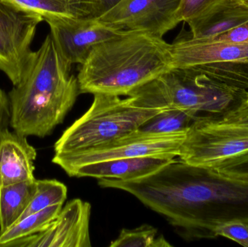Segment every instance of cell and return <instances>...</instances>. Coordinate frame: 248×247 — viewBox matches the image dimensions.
<instances>
[{
	"instance_id": "1",
	"label": "cell",
	"mask_w": 248,
	"mask_h": 247,
	"mask_svg": "<svg viewBox=\"0 0 248 247\" xmlns=\"http://www.w3.org/2000/svg\"><path fill=\"white\" fill-rule=\"evenodd\" d=\"M112 187L163 216L186 239H215L218 225L232 220L248 223V178L180 160L141 179L113 180Z\"/></svg>"
},
{
	"instance_id": "2",
	"label": "cell",
	"mask_w": 248,
	"mask_h": 247,
	"mask_svg": "<svg viewBox=\"0 0 248 247\" xmlns=\"http://www.w3.org/2000/svg\"><path fill=\"white\" fill-rule=\"evenodd\" d=\"M248 91V62H221L170 68L127 97L138 107L218 117L240 107Z\"/></svg>"
},
{
	"instance_id": "3",
	"label": "cell",
	"mask_w": 248,
	"mask_h": 247,
	"mask_svg": "<svg viewBox=\"0 0 248 247\" xmlns=\"http://www.w3.org/2000/svg\"><path fill=\"white\" fill-rule=\"evenodd\" d=\"M72 65L48 34L32 54L21 81L7 94L13 131L44 138L63 122L80 94Z\"/></svg>"
},
{
	"instance_id": "4",
	"label": "cell",
	"mask_w": 248,
	"mask_h": 247,
	"mask_svg": "<svg viewBox=\"0 0 248 247\" xmlns=\"http://www.w3.org/2000/svg\"><path fill=\"white\" fill-rule=\"evenodd\" d=\"M169 46L149 33L122 30L94 46L80 65V94L128 96L172 68Z\"/></svg>"
},
{
	"instance_id": "5",
	"label": "cell",
	"mask_w": 248,
	"mask_h": 247,
	"mask_svg": "<svg viewBox=\"0 0 248 247\" xmlns=\"http://www.w3.org/2000/svg\"><path fill=\"white\" fill-rule=\"evenodd\" d=\"M163 110L134 105L128 97L94 94L91 107L55 142L54 155L84 150L119 139Z\"/></svg>"
},
{
	"instance_id": "6",
	"label": "cell",
	"mask_w": 248,
	"mask_h": 247,
	"mask_svg": "<svg viewBox=\"0 0 248 247\" xmlns=\"http://www.w3.org/2000/svg\"><path fill=\"white\" fill-rule=\"evenodd\" d=\"M186 132L144 133L134 131L108 143L72 153L55 155L52 162L68 175L78 167L93 162L123 158L156 157L178 158Z\"/></svg>"
},
{
	"instance_id": "7",
	"label": "cell",
	"mask_w": 248,
	"mask_h": 247,
	"mask_svg": "<svg viewBox=\"0 0 248 247\" xmlns=\"http://www.w3.org/2000/svg\"><path fill=\"white\" fill-rule=\"evenodd\" d=\"M248 151V127L218 123L200 116L186 131L179 160L185 163L215 169L217 165Z\"/></svg>"
},
{
	"instance_id": "8",
	"label": "cell",
	"mask_w": 248,
	"mask_h": 247,
	"mask_svg": "<svg viewBox=\"0 0 248 247\" xmlns=\"http://www.w3.org/2000/svg\"><path fill=\"white\" fill-rule=\"evenodd\" d=\"M42 21L40 15L0 0V71L13 86L26 72L33 52L31 45Z\"/></svg>"
},
{
	"instance_id": "9",
	"label": "cell",
	"mask_w": 248,
	"mask_h": 247,
	"mask_svg": "<svg viewBox=\"0 0 248 247\" xmlns=\"http://www.w3.org/2000/svg\"><path fill=\"white\" fill-rule=\"evenodd\" d=\"M181 0H122L99 20L119 30L141 31L163 39L179 25Z\"/></svg>"
},
{
	"instance_id": "10",
	"label": "cell",
	"mask_w": 248,
	"mask_h": 247,
	"mask_svg": "<svg viewBox=\"0 0 248 247\" xmlns=\"http://www.w3.org/2000/svg\"><path fill=\"white\" fill-rule=\"evenodd\" d=\"M91 209L87 202L80 199L71 200L45 231L6 247H91Z\"/></svg>"
},
{
	"instance_id": "11",
	"label": "cell",
	"mask_w": 248,
	"mask_h": 247,
	"mask_svg": "<svg viewBox=\"0 0 248 247\" xmlns=\"http://www.w3.org/2000/svg\"><path fill=\"white\" fill-rule=\"evenodd\" d=\"M45 21L49 25L57 49L71 65L84 63L94 46L122 31L109 27L97 18L52 17Z\"/></svg>"
},
{
	"instance_id": "12",
	"label": "cell",
	"mask_w": 248,
	"mask_h": 247,
	"mask_svg": "<svg viewBox=\"0 0 248 247\" xmlns=\"http://www.w3.org/2000/svg\"><path fill=\"white\" fill-rule=\"evenodd\" d=\"M169 49L172 68L221 62L248 63V45L246 44L187 37L173 42Z\"/></svg>"
},
{
	"instance_id": "13",
	"label": "cell",
	"mask_w": 248,
	"mask_h": 247,
	"mask_svg": "<svg viewBox=\"0 0 248 247\" xmlns=\"http://www.w3.org/2000/svg\"><path fill=\"white\" fill-rule=\"evenodd\" d=\"M36 155L26 136L7 129L0 139V188L35 181Z\"/></svg>"
},
{
	"instance_id": "14",
	"label": "cell",
	"mask_w": 248,
	"mask_h": 247,
	"mask_svg": "<svg viewBox=\"0 0 248 247\" xmlns=\"http://www.w3.org/2000/svg\"><path fill=\"white\" fill-rule=\"evenodd\" d=\"M175 159L140 157L100 161L78 167L70 176L134 181L155 174Z\"/></svg>"
},
{
	"instance_id": "15",
	"label": "cell",
	"mask_w": 248,
	"mask_h": 247,
	"mask_svg": "<svg viewBox=\"0 0 248 247\" xmlns=\"http://www.w3.org/2000/svg\"><path fill=\"white\" fill-rule=\"evenodd\" d=\"M248 23V2L221 0L196 20L188 23L192 39H209Z\"/></svg>"
},
{
	"instance_id": "16",
	"label": "cell",
	"mask_w": 248,
	"mask_h": 247,
	"mask_svg": "<svg viewBox=\"0 0 248 247\" xmlns=\"http://www.w3.org/2000/svg\"><path fill=\"white\" fill-rule=\"evenodd\" d=\"M26 11L40 15L44 20L61 18H97L98 0H2Z\"/></svg>"
},
{
	"instance_id": "17",
	"label": "cell",
	"mask_w": 248,
	"mask_h": 247,
	"mask_svg": "<svg viewBox=\"0 0 248 247\" xmlns=\"http://www.w3.org/2000/svg\"><path fill=\"white\" fill-rule=\"evenodd\" d=\"M36 189V179L0 188V233L21 218Z\"/></svg>"
},
{
	"instance_id": "18",
	"label": "cell",
	"mask_w": 248,
	"mask_h": 247,
	"mask_svg": "<svg viewBox=\"0 0 248 247\" xmlns=\"http://www.w3.org/2000/svg\"><path fill=\"white\" fill-rule=\"evenodd\" d=\"M62 207V204H57L20 219L5 232L0 233V247H6L15 241L43 232L55 220Z\"/></svg>"
},
{
	"instance_id": "19",
	"label": "cell",
	"mask_w": 248,
	"mask_h": 247,
	"mask_svg": "<svg viewBox=\"0 0 248 247\" xmlns=\"http://www.w3.org/2000/svg\"><path fill=\"white\" fill-rule=\"evenodd\" d=\"M198 116L189 110L166 109L141 125L137 131L156 134L186 132Z\"/></svg>"
},
{
	"instance_id": "20",
	"label": "cell",
	"mask_w": 248,
	"mask_h": 247,
	"mask_svg": "<svg viewBox=\"0 0 248 247\" xmlns=\"http://www.w3.org/2000/svg\"><path fill=\"white\" fill-rule=\"evenodd\" d=\"M67 193L66 186L57 180H36V192L20 219L47 207L63 204Z\"/></svg>"
},
{
	"instance_id": "21",
	"label": "cell",
	"mask_w": 248,
	"mask_h": 247,
	"mask_svg": "<svg viewBox=\"0 0 248 247\" xmlns=\"http://www.w3.org/2000/svg\"><path fill=\"white\" fill-rule=\"evenodd\" d=\"M157 229L150 225H143L134 229H123L110 247H170Z\"/></svg>"
},
{
	"instance_id": "22",
	"label": "cell",
	"mask_w": 248,
	"mask_h": 247,
	"mask_svg": "<svg viewBox=\"0 0 248 247\" xmlns=\"http://www.w3.org/2000/svg\"><path fill=\"white\" fill-rule=\"evenodd\" d=\"M221 0H181L177 16L179 22L189 23L214 7Z\"/></svg>"
},
{
	"instance_id": "23",
	"label": "cell",
	"mask_w": 248,
	"mask_h": 247,
	"mask_svg": "<svg viewBox=\"0 0 248 247\" xmlns=\"http://www.w3.org/2000/svg\"><path fill=\"white\" fill-rule=\"evenodd\" d=\"M216 238H227L245 247H248V223L240 220H232L218 225L214 231Z\"/></svg>"
},
{
	"instance_id": "24",
	"label": "cell",
	"mask_w": 248,
	"mask_h": 247,
	"mask_svg": "<svg viewBox=\"0 0 248 247\" xmlns=\"http://www.w3.org/2000/svg\"><path fill=\"white\" fill-rule=\"evenodd\" d=\"M215 169L230 176L248 178V151L224 161Z\"/></svg>"
},
{
	"instance_id": "25",
	"label": "cell",
	"mask_w": 248,
	"mask_h": 247,
	"mask_svg": "<svg viewBox=\"0 0 248 247\" xmlns=\"http://www.w3.org/2000/svg\"><path fill=\"white\" fill-rule=\"evenodd\" d=\"M216 121L222 124L248 127V106L242 104L240 107L221 116H211Z\"/></svg>"
},
{
	"instance_id": "26",
	"label": "cell",
	"mask_w": 248,
	"mask_h": 247,
	"mask_svg": "<svg viewBox=\"0 0 248 247\" xmlns=\"http://www.w3.org/2000/svg\"><path fill=\"white\" fill-rule=\"evenodd\" d=\"M209 39L234 44L248 45V24L238 26Z\"/></svg>"
},
{
	"instance_id": "27",
	"label": "cell",
	"mask_w": 248,
	"mask_h": 247,
	"mask_svg": "<svg viewBox=\"0 0 248 247\" xmlns=\"http://www.w3.org/2000/svg\"><path fill=\"white\" fill-rule=\"evenodd\" d=\"M10 113L8 95L0 88V139L10 126Z\"/></svg>"
},
{
	"instance_id": "28",
	"label": "cell",
	"mask_w": 248,
	"mask_h": 247,
	"mask_svg": "<svg viewBox=\"0 0 248 247\" xmlns=\"http://www.w3.org/2000/svg\"><path fill=\"white\" fill-rule=\"evenodd\" d=\"M121 1L122 0H98L99 5H100V16L107 13Z\"/></svg>"
},
{
	"instance_id": "29",
	"label": "cell",
	"mask_w": 248,
	"mask_h": 247,
	"mask_svg": "<svg viewBox=\"0 0 248 247\" xmlns=\"http://www.w3.org/2000/svg\"><path fill=\"white\" fill-rule=\"evenodd\" d=\"M243 104H246V105L248 106V91L247 92V94H246V100H245V102H243Z\"/></svg>"
},
{
	"instance_id": "30",
	"label": "cell",
	"mask_w": 248,
	"mask_h": 247,
	"mask_svg": "<svg viewBox=\"0 0 248 247\" xmlns=\"http://www.w3.org/2000/svg\"><path fill=\"white\" fill-rule=\"evenodd\" d=\"M245 1H247V2H248V0H245Z\"/></svg>"
},
{
	"instance_id": "31",
	"label": "cell",
	"mask_w": 248,
	"mask_h": 247,
	"mask_svg": "<svg viewBox=\"0 0 248 247\" xmlns=\"http://www.w3.org/2000/svg\"></svg>"
}]
</instances>
